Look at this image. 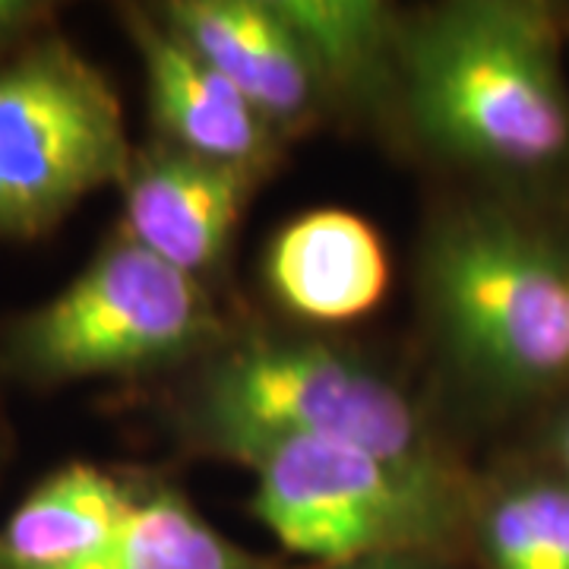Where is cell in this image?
Listing matches in <instances>:
<instances>
[{
    "label": "cell",
    "mask_w": 569,
    "mask_h": 569,
    "mask_svg": "<svg viewBox=\"0 0 569 569\" xmlns=\"http://www.w3.org/2000/svg\"><path fill=\"white\" fill-rule=\"evenodd\" d=\"M152 10L282 142L320 121L323 82L272 0H164Z\"/></svg>",
    "instance_id": "ba28073f"
},
{
    "label": "cell",
    "mask_w": 569,
    "mask_h": 569,
    "mask_svg": "<svg viewBox=\"0 0 569 569\" xmlns=\"http://www.w3.org/2000/svg\"><path fill=\"white\" fill-rule=\"evenodd\" d=\"M193 443L241 466L282 440L373 452L440 481H468L421 408L387 373L313 339L250 336L206 358L187 399Z\"/></svg>",
    "instance_id": "7a4b0ae2"
},
{
    "label": "cell",
    "mask_w": 569,
    "mask_h": 569,
    "mask_svg": "<svg viewBox=\"0 0 569 569\" xmlns=\"http://www.w3.org/2000/svg\"><path fill=\"white\" fill-rule=\"evenodd\" d=\"M222 336L203 282L118 231L58 295L0 326V377L32 389L146 377L209 358Z\"/></svg>",
    "instance_id": "277c9868"
},
{
    "label": "cell",
    "mask_w": 569,
    "mask_h": 569,
    "mask_svg": "<svg viewBox=\"0 0 569 569\" xmlns=\"http://www.w3.org/2000/svg\"><path fill=\"white\" fill-rule=\"evenodd\" d=\"M58 3L51 0H0V61L58 29Z\"/></svg>",
    "instance_id": "9a60e30c"
},
{
    "label": "cell",
    "mask_w": 569,
    "mask_h": 569,
    "mask_svg": "<svg viewBox=\"0 0 569 569\" xmlns=\"http://www.w3.org/2000/svg\"><path fill=\"white\" fill-rule=\"evenodd\" d=\"M399 99L418 137L468 168L541 174L569 156V82L548 3L452 0L408 20Z\"/></svg>",
    "instance_id": "6da1fadb"
},
{
    "label": "cell",
    "mask_w": 569,
    "mask_h": 569,
    "mask_svg": "<svg viewBox=\"0 0 569 569\" xmlns=\"http://www.w3.org/2000/svg\"><path fill=\"white\" fill-rule=\"evenodd\" d=\"M427 313L478 387L535 396L569 383V253L493 206H462L421 253Z\"/></svg>",
    "instance_id": "3957f363"
},
{
    "label": "cell",
    "mask_w": 569,
    "mask_h": 569,
    "mask_svg": "<svg viewBox=\"0 0 569 569\" xmlns=\"http://www.w3.org/2000/svg\"><path fill=\"white\" fill-rule=\"evenodd\" d=\"M127 39L137 48L156 140L212 162L244 164L269 174L284 142L231 89L222 73L164 26L152 7L118 10Z\"/></svg>",
    "instance_id": "9c48e42d"
},
{
    "label": "cell",
    "mask_w": 569,
    "mask_h": 569,
    "mask_svg": "<svg viewBox=\"0 0 569 569\" xmlns=\"http://www.w3.org/2000/svg\"><path fill=\"white\" fill-rule=\"evenodd\" d=\"M263 276L272 298L295 317L313 323L361 320L387 295V244L358 212L310 209L269 241Z\"/></svg>",
    "instance_id": "30bf717a"
},
{
    "label": "cell",
    "mask_w": 569,
    "mask_h": 569,
    "mask_svg": "<svg viewBox=\"0 0 569 569\" xmlns=\"http://www.w3.org/2000/svg\"><path fill=\"white\" fill-rule=\"evenodd\" d=\"M471 531L485 569H569V481L535 475L478 493Z\"/></svg>",
    "instance_id": "5bb4252c"
},
{
    "label": "cell",
    "mask_w": 569,
    "mask_h": 569,
    "mask_svg": "<svg viewBox=\"0 0 569 569\" xmlns=\"http://www.w3.org/2000/svg\"><path fill=\"white\" fill-rule=\"evenodd\" d=\"M263 171L212 162L168 142L133 149L123 171V231L162 263L203 279L234 238L247 203L263 183Z\"/></svg>",
    "instance_id": "52a82bcc"
},
{
    "label": "cell",
    "mask_w": 569,
    "mask_h": 569,
    "mask_svg": "<svg viewBox=\"0 0 569 569\" xmlns=\"http://www.w3.org/2000/svg\"><path fill=\"white\" fill-rule=\"evenodd\" d=\"M550 452H553V462H557V475L569 481V411L563 415V421L557 425L553 437H550Z\"/></svg>",
    "instance_id": "e0dca14e"
},
{
    "label": "cell",
    "mask_w": 569,
    "mask_h": 569,
    "mask_svg": "<svg viewBox=\"0 0 569 569\" xmlns=\"http://www.w3.org/2000/svg\"><path fill=\"white\" fill-rule=\"evenodd\" d=\"M111 80L58 29L0 61V241H36L133 159Z\"/></svg>",
    "instance_id": "8992f818"
},
{
    "label": "cell",
    "mask_w": 569,
    "mask_h": 569,
    "mask_svg": "<svg viewBox=\"0 0 569 569\" xmlns=\"http://www.w3.org/2000/svg\"><path fill=\"white\" fill-rule=\"evenodd\" d=\"M326 569H452V557H440V553H383V557H367V560Z\"/></svg>",
    "instance_id": "2e32d148"
},
{
    "label": "cell",
    "mask_w": 569,
    "mask_h": 569,
    "mask_svg": "<svg viewBox=\"0 0 569 569\" xmlns=\"http://www.w3.org/2000/svg\"><path fill=\"white\" fill-rule=\"evenodd\" d=\"M250 516L310 569L383 553L452 557L471 531L478 490L317 440H282L250 452Z\"/></svg>",
    "instance_id": "5b68a950"
},
{
    "label": "cell",
    "mask_w": 569,
    "mask_h": 569,
    "mask_svg": "<svg viewBox=\"0 0 569 569\" xmlns=\"http://www.w3.org/2000/svg\"><path fill=\"white\" fill-rule=\"evenodd\" d=\"M329 102L383 104L402 92L408 20L383 0H272Z\"/></svg>",
    "instance_id": "7c38bea8"
},
{
    "label": "cell",
    "mask_w": 569,
    "mask_h": 569,
    "mask_svg": "<svg viewBox=\"0 0 569 569\" xmlns=\"http://www.w3.org/2000/svg\"><path fill=\"white\" fill-rule=\"evenodd\" d=\"M146 485L99 462L48 471L0 522V569L82 567L121 535Z\"/></svg>",
    "instance_id": "8fae6325"
},
{
    "label": "cell",
    "mask_w": 569,
    "mask_h": 569,
    "mask_svg": "<svg viewBox=\"0 0 569 569\" xmlns=\"http://www.w3.org/2000/svg\"><path fill=\"white\" fill-rule=\"evenodd\" d=\"M77 569H291L209 526L181 490L149 481L121 535Z\"/></svg>",
    "instance_id": "4fadbf2b"
}]
</instances>
